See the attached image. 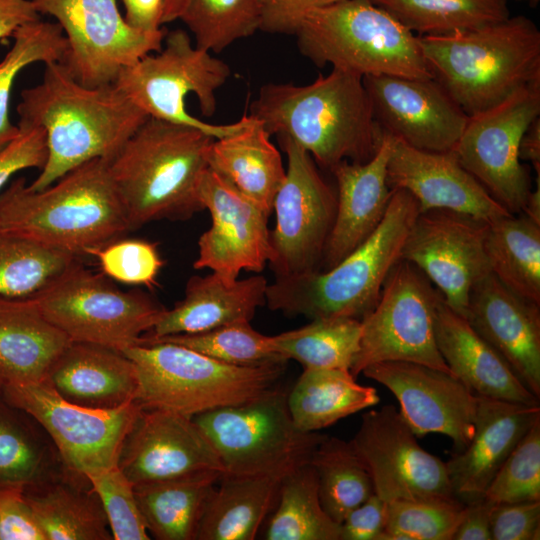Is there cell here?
<instances>
[{"label":"cell","instance_id":"6da1fadb","mask_svg":"<svg viewBox=\"0 0 540 540\" xmlns=\"http://www.w3.org/2000/svg\"><path fill=\"white\" fill-rule=\"evenodd\" d=\"M17 125L41 127L47 158L30 183L42 190L96 158L111 160L148 116L114 84L87 87L60 62L45 64L43 78L24 89Z\"/></svg>","mask_w":540,"mask_h":540},{"label":"cell","instance_id":"7a4b0ae2","mask_svg":"<svg viewBox=\"0 0 540 540\" xmlns=\"http://www.w3.org/2000/svg\"><path fill=\"white\" fill-rule=\"evenodd\" d=\"M250 115L270 136L292 140L329 170L344 160L368 161L383 136L362 77L335 68L307 85H263Z\"/></svg>","mask_w":540,"mask_h":540},{"label":"cell","instance_id":"3957f363","mask_svg":"<svg viewBox=\"0 0 540 540\" xmlns=\"http://www.w3.org/2000/svg\"><path fill=\"white\" fill-rule=\"evenodd\" d=\"M0 226L9 233L75 257L131 231L109 160L96 158L42 190L19 177L0 193Z\"/></svg>","mask_w":540,"mask_h":540},{"label":"cell","instance_id":"277c9868","mask_svg":"<svg viewBox=\"0 0 540 540\" xmlns=\"http://www.w3.org/2000/svg\"><path fill=\"white\" fill-rule=\"evenodd\" d=\"M215 139L200 129L148 117L109 160L131 231L203 210L198 188Z\"/></svg>","mask_w":540,"mask_h":540},{"label":"cell","instance_id":"5b68a950","mask_svg":"<svg viewBox=\"0 0 540 540\" xmlns=\"http://www.w3.org/2000/svg\"><path fill=\"white\" fill-rule=\"evenodd\" d=\"M432 77L468 115L540 82V31L523 15L476 29L419 36Z\"/></svg>","mask_w":540,"mask_h":540},{"label":"cell","instance_id":"8992f818","mask_svg":"<svg viewBox=\"0 0 540 540\" xmlns=\"http://www.w3.org/2000/svg\"><path fill=\"white\" fill-rule=\"evenodd\" d=\"M419 212L417 200L408 191L393 189L383 220L361 245L329 270L276 278L267 286L265 303L288 316L362 320L402 259L404 243Z\"/></svg>","mask_w":540,"mask_h":540},{"label":"cell","instance_id":"52a82bcc","mask_svg":"<svg viewBox=\"0 0 540 540\" xmlns=\"http://www.w3.org/2000/svg\"><path fill=\"white\" fill-rule=\"evenodd\" d=\"M120 351L136 368V403L188 417L256 398L275 386L286 363L237 366L179 344L143 338Z\"/></svg>","mask_w":540,"mask_h":540},{"label":"cell","instance_id":"ba28073f","mask_svg":"<svg viewBox=\"0 0 540 540\" xmlns=\"http://www.w3.org/2000/svg\"><path fill=\"white\" fill-rule=\"evenodd\" d=\"M303 56L361 76L433 78L419 36L371 0H340L306 13L293 32Z\"/></svg>","mask_w":540,"mask_h":540},{"label":"cell","instance_id":"9c48e42d","mask_svg":"<svg viewBox=\"0 0 540 540\" xmlns=\"http://www.w3.org/2000/svg\"><path fill=\"white\" fill-rule=\"evenodd\" d=\"M212 443L223 474L282 480L308 464L327 437L300 430L287 404V392L276 385L242 404L192 417Z\"/></svg>","mask_w":540,"mask_h":540},{"label":"cell","instance_id":"30bf717a","mask_svg":"<svg viewBox=\"0 0 540 540\" xmlns=\"http://www.w3.org/2000/svg\"><path fill=\"white\" fill-rule=\"evenodd\" d=\"M163 44L155 54L123 69L113 84L148 117L191 126L215 139L242 130L249 115L214 125L192 116L185 105L187 95L194 94L201 113L211 117L217 108L216 92L230 77V67L192 44L182 29L167 32Z\"/></svg>","mask_w":540,"mask_h":540},{"label":"cell","instance_id":"8fae6325","mask_svg":"<svg viewBox=\"0 0 540 540\" xmlns=\"http://www.w3.org/2000/svg\"><path fill=\"white\" fill-rule=\"evenodd\" d=\"M107 278L74 261L32 296L45 318L72 342L120 351L150 332L166 308Z\"/></svg>","mask_w":540,"mask_h":540},{"label":"cell","instance_id":"7c38bea8","mask_svg":"<svg viewBox=\"0 0 540 540\" xmlns=\"http://www.w3.org/2000/svg\"><path fill=\"white\" fill-rule=\"evenodd\" d=\"M440 298L431 281L414 264L401 259L387 276L374 308L361 320L360 349L351 374L356 378L369 365L387 361L414 362L450 372L435 336Z\"/></svg>","mask_w":540,"mask_h":540},{"label":"cell","instance_id":"4fadbf2b","mask_svg":"<svg viewBox=\"0 0 540 540\" xmlns=\"http://www.w3.org/2000/svg\"><path fill=\"white\" fill-rule=\"evenodd\" d=\"M0 389L6 403L46 430L67 468L83 478L118 464L124 439L142 410L135 401L113 409L69 402L47 378Z\"/></svg>","mask_w":540,"mask_h":540},{"label":"cell","instance_id":"5bb4252c","mask_svg":"<svg viewBox=\"0 0 540 540\" xmlns=\"http://www.w3.org/2000/svg\"><path fill=\"white\" fill-rule=\"evenodd\" d=\"M57 20L66 41L62 64L87 87L111 85L120 72L162 48L167 31H143L121 15L117 0H32Z\"/></svg>","mask_w":540,"mask_h":540},{"label":"cell","instance_id":"9a60e30c","mask_svg":"<svg viewBox=\"0 0 540 540\" xmlns=\"http://www.w3.org/2000/svg\"><path fill=\"white\" fill-rule=\"evenodd\" d=\"M286 174L274 202L269 265L276 278L319 271L336 215V192L318 171L312 156L288 138Z\"/></svg>","mask_w":540,"mask_h":540},{"label":"cell","instance_id":"2e32d148","mask_svg":"<svg viewBox=\"0 0 540 540\" xmlns=\"http://www.w3.org/2000/svg\"><path fill=\"white\" fill-rule=\"evenodd\" d=\"M540 116V82L527 85L496 106L469 116L452 150L460 164L509 213L521 214L532 191L519 144Z\"/></svg>","mask_w":540,"mask_h":540},{"label":"cell","instance_id":"e0dca14e","mask_svg":"<svg viewBox=\"0 0 540 540\" xmlns=\"http://www.w3.org/2000/svg\"><path fill=\"white\" fill-rule=\"evenodd\" d=\"M489 223L450 210L419 212L404 243L402 259L436 286L447 305L465 317L473 286L490 271L485 250Z\"/></svg>","mask_w":540,"mask_h":540},{"label":"cell","instance_id":"ac0fdd59","mask_svg":"<svg viewBox=\"0 0 540 540\" xmlns=\"http://www.w3.org/2000/svg\"><path fill=\"white\" fill-rule=\"evenodd\" d=\"M350 442L371 475L374 493L385 502L455 497L445 462L418 443L394 406L363 414Z\"/></svg>","mask_w":540,"mask_h":540},{"label":"cell","instance_id":"d6986e66","mask_svg":"<svg viewBox=\"0 0 540 540\" xmlns=\"http://www.w3.org/2000/svg\"><path fill=\"white\" fill-rule=\"evenodd\" d=\"M198 195L210 212L211 226L199 237L193 267L212 270L229 282L241 271L261 272L272 256L270 214L209 167Z\"/></svg>","mask_w":540,"mask_h":540},{"label":"cell","instance_id":"ffe728a7","mask_svg":"<svg viewBox=\"0 0 540 540\" xmlns=\"http://www.w3.org/2000/svg\"><path fill=\"white\" fill-rule=\"evenodd\" d=\"M361 373L390 390L416 436L443 434L458 452L470 443L478 395L452 373L406 361L375 363Z\"/></svg>","mask_w":540,"mask_h":540},{"label":"cell","instance_id":"44dd1931","mask_svg":"<svg viewBox=\"0 0 540 540\" xmlns=\"http://www.w3.org/2000/svg\"><path fill=\"white\" fill-rule=\"evenodd\" d=\"M362 79L383 130L416 149H454L469 116L434 78L372 75Z\"/></svg>","mask_w":540,"mask_h":540},{"label":"cell","instance_id":"7402d4cb","mask_svg":"<svg viewBox=\"0 0 540 540\" xmlns=\"http://www.w3.org/2000/svg\"><path fill=\"white\" fill-rule=\"evenodd\" d=\"M118 467L132 483L161 481L223 467L212 443L192 417L143 409L126 435Z\"/></svg>","mask_w":540,"mask_h":540},{"label":"cell","instance_id":"603a6c76","mask_svg":"<svg viewBox=\"0 0 540 540\" xmlns=\"http://www.w3.org/2000/svg\"><path fill=\"white\" fill-rule=\"evenodd\" d=\"M392 136L387 164L391 190L404 189L420 212L443 209L487 221L511 215L459 162L455 153L416 149Z\"/></svg>","mask_w":540,"mask_h":540},{"label":"cell","instance_id":"cb8c5ba5","mask_svg":"<svg viewBox=\"0 0 540 540\" xmlns=\"http://www.w3.org/2000/svg\"><path fill=\"white\" fill-rule=\"evenodd\" d=\"M465 318L540 398V304L489 273L471 289Z\"/></svg>","mask_w":540,"mask_h":540},{"label":"cell","instance_id":"d4e9b609","mask_svg":"<svg viewBox=\"0 0 540 540\" xmlns=\"http://www.w3.org/2000/svg\"><path fill=\"white\" fill-rule=\"evenodd\" d=\"M539 418V404L478 395L472 439L445 462L455 497L464 504L483 498L501 465Z\"/></svg>","mask_w":540,"mask_h":540},{"label":"cell","instance_id":"484cf974","mask_svg":"<svg viewBox=\"0 0 540 540\" xmlns=\"http://www.w3.org/2000/svg\"><path fill=\"white\" fill-rule=\"evenodd\" d=\"M392 136L383 130L375 155L364 163L342 161L330 171L337 184L336 215L319 271L329 270L361 245L383 220L392 191L387 164Z\"/></svg>","mask_w":540,"mask_h":540},{"label":"cell","instance_id":"4316f807","mask_svg":"<svg viewBox=\"0 0 540 540\" xmlns=\"http://www.w3.org/2000/svg\"><path fill=\"white\" fill-rule=\"evenodd\" d=\"M438 350L450 372L475 394L526 405L539 404L507 361L468 323L439 300L435 318Z\"/></svg>","mask_w":540,"mask_h":540},{"label":"cell","instance_id":"83f0119b","mask_svg":"<svg viewBox=\"0 0 540 540\" xmlns=\"http://www.w3.org/2000/svg\"><path fill=\"white\" fill-rule=\"evenodd\" d=\"M47 379L69 402L113 409L134 401L138 379L134 363L121 351L72 342L51 366Z\"/></svg>","mask_w":540,"mask_h":540},{"label":"cell","instance_id":"f1b7e54d","mask_svg":"<svg viewBox=\"0 0 540 540\" xmlns=\"http://www.w3.org/2000/svg\"><path fill=\"white\" fill-rule=\"evenodd\" d=\"M267 286L262 275L231 282L214 272L192 276L186 284L184 298L172 309H166L153 329L143 336L197 333L250 322L266 301Z\"/></svg>","mask_w":540,"mask_h":540},{"label":"cell","instance_id":"f546056e","mask_svg":"<svg viewBox=\"0 0 540 540\" xmlns=\"http://www.w3.org/2000/svg\"><path fill=\"white\" fill-rule=\"evenodd\" d=\"M72 343L33 296L0 295V386L40 382Z\"/></svg>","mask_w":540,"mask_h":540},{"label":"cell","instance_id":"4dcf8cb0","mask_svg":"<svg viewBox=\"0 0 540 540\" xmlns=\"http://www.w3.org/2000/svg\"><path fill=\"white\" fill-rule=\"evenodd\" d=\"M249 116L250 121L242 130L212 140L207 150V164L271 214L286 168L263 124Z\"/></svg>","mask_w":540,"mask_h":540},{"label":"cell","instance_id":"1f68e13d","mask_svg":"<svg viewBox=\"0 0 540 540\" xmlns=\"http://www.w3.org/2000/svg\"><path fill=\"white\" fill-rule=\"evenodd\" d=\"M223 473L204 471L133 486L149 535L196 540L206 505Z\"/></svg>","mask_w":540,"mask_h":540},{"label":"cell","instance_id":"d6a6232c","mask_svg":"<svg viewBox=\"0 0 540 540\" xmlns=\"http://www.w3.org/2000/svg\"><path fill=\"white\" fill-rule=\"evenodd\" d=\"M377 390L356 382L347 369H304L287 404L295 425L306 432L319 430L378 404Z\"/></svg>","mask_w":540,"mask_h":540},{"label":"cell","instance_id":"836d02e7","mask_svg":"<svg viewBox=\"0 0 540 540\" xmlns=\"http://www.w3.org/2000/svg\"><path fill=\"white\" fill-rule=\"evenodd\" d=\"M281 480L222 474L198 528L196 540H253L277 500Z\"/></svg>","mask_w":540,"mask_h":540},{"label":"cell","instance_id":"e575fe53","mask_svg":"<svg viewBox=\"0 0 540 540\" xmlns=\"http://www.w3.org/2000/svg\"><path fill=\"white\" fill-rule=\"evenodd\" d=\"M26 499L46 540H111L98 496L66 482L39 481L25 487Z\"/></svg>","mask_w":540,"mask_h":540},{"label":"cell","instance_id":"d590c367","mask_svg":"<svg viewBox=\"0 0 540 540\" xmlns=\"http://www.w3.org/2000/svg\"><path fill=\"white\" fill-rule=\"evenodd\" d=\"M485 250L491 273L517 295L540 304V224L524 214L489 223Z\"/></svg>","mask_w":540,"mask_h":540},{"label":"cell","instance_id":"8d00e7d4","mask_svg":"<svg viewBox=\"0 0 540 540\" xmlns=\"http://www.w3.org/2000/svg\"><path fill=\"white\" fill-rule=\"evenodd\" d=\"M277 499L265 539L340 540V524L323 509L316 474L309 463L280 481Z\"/></svg>","mask_w":540,"mask_h":540},{"label":"cell","instance_id":"74e56055","mask_svg":"<svg viewBox=\"0 0 540 540\" xmlns=\"http://www.w3.org/2000/svg\"><path fill=\"white\" fill-rule=\"evenodd\" d=\"M361 320L348 317L314 319L300 328L271 336L272 346L286 361L307 368L350 370L360 349Z\"/></svg>","mask_w":540,"mask_h":540},{"label":"cell","instance_id":"f35d334b","mask_svg":"<svg viewBox=\"0 0 540 540\" xmlns=\"http://www.w3.org/2000/svg\"><path fill=\"white\" fill-rule=\"evenodd\" d=\"M309 464L316 474L321 505L339 524L374 494L371 475L350 441L327 436Z\"/></svg>","mask_w":540,"mask_h":540},{"label":"cell","instance_id":"ab89813d","mask_svg":"<svg viewBox=\"0 0 540 540\" xmlns=\"http://www.w3.org/2000/svg\"><path fill=\"white\" fill-rule=\"evenodd\" d=\"M418 36L476 29L510 17L507 0H371Z\"/></svg>","mask_w":540,"mask_h":540},{"label":"cell","instance_id":"60d3db41","mask_svg":"<svg viewBox=\"0 0 540 540\" xmlns=\"http://www.w3.org/2000/svg\"><path fill=\"white\" fill-rule=\"evenodd\" d=\"M12 37V47L0 61V149L20 132L9 119V101L17 75L32 63H61L67 51L65 35L57 22L39 20L24 25Z\"/></svg>","mask_w":540,"mask_h":540},{"label":"cell","instance_id":"b9f144b4","mask_svg":"<svg viewBox=\"0 0 540 540\" xmlns=\"http://www.w3.org/2000/svg\"><path fill=\"white\" fill-rule=\"evenodd\" d=\"M180 20L198 48L219 53L260 30L261 6L259 0H187Z\"/></svg>","mask_w":540,"mask_h":540},{"label":"cell","instance_id":"7bdbcfd3","mask_svg":"<svg viewBox=\"0 0 540 540\" xmlns=\"http://www.w3.org/2000/svg\"><path fill=\"white\" fill-rule=\"evenodd\" d=\"M76 258L16 236L0 226V295L32 296Z\"/></svg>","mask_w":540,"mask_h":540},{"label":"cell","instance_id":"ee69618b","mask_svg":"<svg viewBox=\"0 0 540 540\" xmlns=\"http://www.w3.org/2000/svg\"><path fill=\"white\" fill-rule=\"evenodd\" d=\"M141 338L179 344L215 360L237 366L286 362L275 352L271 336L256 331L250 322H236L197 333Z\"/></svg>","mask_w":540,"mask_h":540},{"label":"cell","instance_id":"f6af8a7d","mask_svg":"<svg viewBox=\"0 0 540 540\" xmlns=\"http://www.w3.org/2000/svg\"><path fill=\"white\" fill-rule=\"evenodd\" d=\"M465 505L456 497L387 502L386 525L379 540H452Z\"/></svg>","mask_w":540,"mask_h":540},{"label":"cell","instance_id":"bcb514c9","mask_svg":"<svg viewBox=\"0 0 540 540\" xmlns=\"http://www.w3.org/2000/svg\"><path fill=\"white\" fill-rule=\"evenodd\" d=\"M45 454L15 408L0 400V485L25 487L44 480Z\"/></svg>","mask_w":540,"mask_h":540},{"label":"cell","instance_id":"7dc6e473","mask_svg":"<svg viewBox=\"0 0 540 540\" xmlns=\"http://www.w3.org/2000/svg\"><path fill=\"white\" fill-rule=\"evenodd\" d=\"M484 497L493 503L540 500V418L501 465Z\"/></svg>","mask_w":540,"mask_h":540},{"label":"cell","instance_id":"c3c4849f","mask_svg":"<svg viewBox=\"0 0 540 540\" xmlns=\"http://www.w3.org/2000/svg\"><path fill=\"white\" fill-rule=\"evenodd\" d=\"M85 478L101 502L114 540L150 539L133 485L118 464Z\"/></svg>","mask_w":540,"mask_h":540},{"label":"cell","instance_id":"681fc988","mask_svg":"<svg viewBox=\"0 0 540 540\" xmlns=\"http://www.w3.org/2000/svg\"><path fill=\"white\" fill-rule=\"evenodd\" d=\"M94 256L102 273L121 283L152 287L164 262L157 246L141 239H117L99 249Z\"/></svg>","mask_w":540,"mask_h":540},{"label":"cell","instance_id":"f907efd6","mask_svg":"<svg viewBox=\"0 0 540 540\" xmlns=\"http://www.w3.org/2000/svg\"><path fill=\"white\" fill-rule=\"evenodd\" d=\"M0 540H46L23 485H0Z\"/></svg>","mask_w":540,"mask_h":540},{"label":"cell","instance_id":"816d5d0a","mask_svg":"<svg viewBox=\"0 0 540 540\" xmlns=\"http://www.w3.org/2000/svg\"><path fill=\"white\" fill-rule=\"evenodd\" d=\"M490 522L492 540H538L540 500L494 503Z\"/></svg>","mask_w":540,"mask_h":540},{"label":"cell","instance_id":"f5cc1de1","mask_svg":"<svg viewBox=\"0 0 540 540\" xmlns=\"http://www.w3.org/2000/svg\"><path fill=\"white\" fill-rule=\"evenodd\" d=\"M16 138L0 149V190L15 173L44 166L47 158L45 132L38 126L17 125Z\"/></svg>","mask_w":540,"mask_h":540},{"label":"cell","instance_id":"db71d44e","mask_svg":"<svg viewBox=\"0 0 540 540\" xmlns=\"http://www.w3.org/2000/svg\"><path fill=\"white\" fill-rule=\"evenodd\" d=\"M387 502L372 494L340 524V540H379L386 525Z\"/></svg>","mask_w":540,"mask_h":540},{"label":"cell","instance_id":"11a10c76","mask_svg":"<svg viewBox=\"0 0 540 540\" xmlns=\"http://www.w3.org/2000/svg\"><path fill=\"white\" fill-rule=\"evenodd\" d=\"M338 1L340 0H259L260 30L293 34L296 25L306 13Z\"/></svg>","mask_w":540,"mask_h":540},{"label":"cell","instance_id":"9f6ffc18","mask_svg":"<svg viewBox=\"0 0 540 540\" xmlns=\"http://www.w3.org/2000/svg\"><path fill=\"white\" fill-rule=\"evenodd\" d=\"M493 504L485 497L467 503L452 540H492L490 517Z\"/></svg>","mask_w":540,"mask_h":540},{"label":"cell","instance_id":"6f0895ef","mask_svg":"<svg viewBox=\"0 0 540 540\" xmlns=\"http://www.w3.org/2000/svg\"><path fill=\"white\" fill-rule=\"evenodd\" d=\"M41 20L32 0H0V40L20 27Z\"/></svg>","mask_w":540,"mask_h":540},{"label":"cell","instance_id":"680465c9","mask_svg":"<svg viewBox=\"0 0 540 540\" xmlns=\"http://www.w3.org/2000/svg\"><path fill=\"white\" fill-rule=\"evenodd\" d=\"M125 7V19L133 27L143 31L162 28V0H121Z\"/></svg>","mask_w":540,"mask_h":540},{"label":"cell","instance_id":"91938a15","mask_svg":"<svg viewBox=\"0 0 540 540\" xmlns=\"http://www.w3.org/2000/svg\"><path fill=\"white\" fill-rule=\"evenodd\" d=\"M519 158L532 164L540 174V116L534 119L523 133L519 144Z\"/></svg>","mask_w":540,"mask_h":540},{"label":"cell","instance_id":"94428289","mask_svg":"<svg viewBox=\"0 0 540 540\" xmlns=\"http://www.w3.org/2000/svg\"><path fill=\"white\" fill-rule=\"evenodd\" d=\"M536 184L537 187L530 192L521 214L540 224V174H537Z\"/></svg>","mask_w":540,"mask_h":540},{"label":"cell","instance_id":"6125c7cd","mask_svg":"<svg viewBox=\"0 0 540 540\" xmlns=\"http://www.w3.org/2000/svg\"><path fill=\"white\" fill-rule=\"evenodd\" d=\"M187 0H162V25L180 19Z\"/></svg>","mask_w":540,"mask_h":540},{"label":"cell","instance_id":"be15d7a7","mask_svg":"<svg viewBox=\"0 0 540 540\" xmlns=\"http://www.w3.org/2000/svg\"><path fill=\"white\" fill-rule=\"evenodd\" d=\"M527 2L531 6H537L540 0H517Z\"/></svg>","mask_w":540,"mask_h":540},{"label":"cell","instance_id":"e7e4bbea","mask_svg":"<svg viewBox=\"0 0 540 540\" xmlns=\"http://www.w3.org/2000/svg\"><path fill=\"white\" fill-rule=\"evenodd\" d=\"M0 400H2V393H1V389H0Z\"/></svg>","mask_w":540,"mask_h":540}]
</instances>
